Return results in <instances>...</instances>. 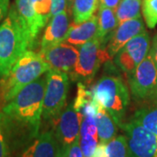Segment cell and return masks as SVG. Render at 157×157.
<instances>
[{
    "label": "cell",
    "mask_w": 157,
    "mask_h": 157,
    "mask_svg": "<svg viewBox=\"0 0 157 157\" xmlns=\"http://www.w3.org/2000/svg\"><path fill=\"white\" fill-rule=\"evenodd\" d=\"M46 77L24 87L1 112L9 129L14 152L24 148L39 135Z\"/></svg>",
    "instance_id": "1"
},
{
    "label": "cell",
    "mask_w": 157,
    "mask_h": 157,
    "mask_svg": "<svg viewBox=\"0 0 157 157\" xmlns=\"http://www.w3.org/2000/svg\"><path fill=\"white\" fill-rule=\"evenodd\" d=\"M50 70L40 52L26 51L0 78V111L21 90Z\"/></svg>",
    "instance_id": "2"
},
{
    "label": "cell",
    "mask_w": 157,
    "mask_h": 157,
    "mask_svg": "<svg viewBox=\"0 0 157 157\" xmlns=\"http://www.w3.org/2000/svg\"><path fill=\"white\" fill-rule=\"evenodd\" d=\"M33 46L13 5L0 25V78L11 70L26 51Z\"/></svg>",
    "instance_id": "3"
},
{
    "label": "cell",
    "mask_w": 157,
    "mask_h": 157,
    "mask_svg": "<svg viewBox=\"0 0 157 157\" xmlns=\"http://www.w3.org/2000/svg\"><path fill=\"white\" fill-rule=\"evenodd\" d=\"M92 90L97 104L106 109L121 127L130 102L128 88L123 79L115 73H107L101 76Z\"/></svg>",
    "instance_id": "4"
},
{
    "label": "cell",
    "mask_w": 157,
    "mask_h": 157,
    "mask_svg": "<svg viewBox=\"0 0 157 157\" xmlns=\"http://www.w3.org/2000/svg\"><path fill=\"white\" fill-rule=\"evenodd\" d=\"M46 85L43 101L42 117L54 123L65 109L69 90L67 73L50 69L45 73Z\"/></svg>",
    "instance_id": "5"
},
{
    "label": "cell",
    "mask_w": 157,
    "mask_h": 157,
    "mask_svg": "<svg viewBox=\"0 0 157 157\" xmlns=\"http://www.w3.org/2000/svg\"><path fill=\"white\" fill-rule=\"evenodd\" d=\"M107 41L94 38L79 46L78 62L70 73L73 80L89 84L102 64L110 59L107 52Z\"/></svg>",
    "instance_id": "6"
},
{
    "label": "cell",
    "mask_w": 157,
    "mask_h": 157,
    "mask_svg": "<svg viewBox=\"0 0 157 157\" xmlns=\"http://www.w3.org/2000/svg\"><path fill=\"white\" fill-rule=\"evenodd\" d=\"M128 82L136 101H157V67L149 54L128 76Z\"/></svg>",
    "instance_id": "7"
},
{
    "label": "cell",
    "mask_w": 157,
    "mask_h": 157,
    "mask_svg": "<svg viewBox=\"0 0 157 157\" xmlns=\"http://www.w3.org/2000/svg\"><path fill=\"white\" fill-rule=\"evenodd\" d=\"M150 37L146 30L130 39L115 54L114 64L128 77L133 74L137 67L148 54L150 50Z\"/></svg>",
    "instance_id": "8"
},
{
    "label": "cell",
    "mask_w": 157,
    "mask_h": 157,
    "mask_svg": "<svg viewBox=\"0 0 157 157\" xmlns=\"http://www.w3.org/2000/svg\"><path fill=\"white\" fill-rule=\"evenodd\" d=\"M121 128L127 134L128 157H157V135L132 121Z\"/></svg>",
    "instance_id": "9"
},
{
    "label": "cell",
    "mask_w": 157,
    "mask_h": 157,
    "mask_svg": "<svg viewBox=\"0 0 157 157\" xmlns=\"http://www.w3.org/2000/svg\"><path fill=\"white\" fill-rule=\"evenodd\" d=\"M83 115L75 110L73 104L71 103L66 107L60 116L52 124L54 135L56 138L59 150L65 155L68 147L79 137L80 126Z\"/></svg>",
    "instance_id": "10"
},
{
    "label": "cell",
    "mask_w": 157,
    "mask_h": 157,
    "mask_svg": "<svg viewBox=\"0 0 157 157\" xmlns=\"http://www.w3.org/2000/svg\"><path fill=\"white\" fill-rule=\"evenodd\" d=\"M45 62L49 65L50 69L71 73L78 62L79 52L76 46L67 42L40 52Z\"/></svg>",
    "instance_id": "11"
},
{
    "label": "cell",
    "mask_w": 157,
    "mask_h": 157,
    "mask_svg": "<svg viewBox=\"0 0 157 157\" xmlns=\"http://www.w3.org/2000/svg\"><path fill=\"white\" fill-rule=\"evenodd\" d=\"M145 31V25L141 17L130 19L119 24V26L113 32L107 41V52L110 59L115 56L119 51L138 34Z\"/></svg>",
    "instance_id": "12"
},
{
    "label": "cell",
    "mask_w": 157,
    "mask_h": 157,
    "mask_svg": "<svg viewBox=\"0 0 157 157\" xmlns=\"http://www.w3.org/2000/svg\"><path fill=\"white\" fill-rule=\"evenodd\" d=\"M59 148L52 129L38 135L23 148L17 157H57Z\"/></svg>",
    "instance_id": "13"
},
{
    "label": "cell",
    "mask_w": 157,
    "mask_h": 157,
    "mask_svg": "<svg viewBox=\"0 0 157 157\" xmlns=\"http://www.w3.org/2000/svg\"><path fill=\"white\" fill-rule=\"evenodd\" d=\"M14 6L25 29L28 33L32 42L35 45L39 32L47 21L36 12L32 0H16Z\"/></svg>",
    "instance_id": "14"
},
{
    "label": "cell",
    "mask_w": 157,
    "mask_h": 157,
    "mask_svg": "<svg viewBox=\"0 0 157 157\" xmlns=\"http://www.w3.org/2000/svg\"><path fill=\"white\" fill-rule=\"evenodd\" d=\"M70 27L67 11L52 17L41 40V52L65 41Z\"/></svg>",
    "instance_id": "15"
},
{
    "label": "cell",
    "mask_w": 157,
    "mask_h": 157,
    "mask_svg": "<svg viewBox=\"0 0 157 157\" xmlns=\"http://www.w3.org/2000/svg\"><path fill=\"white\" fill-rule=\"evenodd\" d=\"M98 31V17L95 15L86 21L79 24L73 23L68 30L64 42L77 46H81L94 38Z\"/></svg>",
    "instance_id": "16"
},
{
    "label": "cell",
    "mask_w": 157,
    "mask_h": 157,
    "mask_svg": "<svg viewBox=\"0 0 157 157\" xmlns=\"http://www.w3.org/2000/svg\"><path fill=\"white\" fill-rule=\"evenodd\" d=\"M75 110L79 112L84 116H94L99 109V105L94 100L93 90L86 88V86L81 82L78 83L77 96L73 103Z\"/></svg>",
    "instance_id": "17"
},
{
    "label": "cell",
    "mask_w": 157,
    "mask_h": 157,
    "mask_svg": "<svg viewBox=\"0 0 157 157\" xmlns=\"http://www.w3.org/2000/svg\"><path fill=\"white\" fill-rule=\"evenodd\" d=\"M95 122L100 142L107 144L116 135L117 123L111 116V114L100 106L95 115Z\"/></svg>",
    "instance_id": "18"
},
{
    "label": "cell",
    "mask_w": 157,
    "mask_h": 157,
    "mask_svg": "<svg viewBox=\"0 0 157 157\" xmlns=\"http://www.w3.org/2000/svg\"><path fill=\"white\" fill-rule=\"evenodd\" d=\"M97 17L98 31L96 37L103 41H108L111 33L119 25L115 11L106 6H100Z\"/></svg>",
    "instance_id": "19"
},
{
    "label": "cell",
    "mask_w": 157,
    "mask_h": 157,
    "mask_svg": "<svg viewBox=\"0 0 157 157\" xmlns=\"http://www.w3.org/2000/svg\"><path fill=\"white\" fill-rule=\"evenodd\" d=\"M131 121L157 135V105L137 110Z\"/></svg>",
    "instance_id": "20"
},
{
    "label": "cell",
    "mask_w": 157,
    "mask_h": 157,
    "mask_svg": "<svg viewBox=\"0 0 157 157\" xmlns=\"http://www.w3.org/2000/svg\"><path fill=\"white\" fill-rule=\"evenodd\" d=\"M99 0H74L73 6V23L79 24L88 20L97 11Z\"/></svg>",
    "instance_id": "21"
},
{
    "label": "cell",
    "mask_w": 157,
    "mask_h": 157,
    "mask_svg": "<svg viewBox=\"0 0 157 157\" xmlns=\"http://www.w3.org/2000/svg\"><path fill=\"white\" fill-rule=\"evenodd\" d=\"M141 0H121L116 9V17L118 23L128 21L140 17V6Z\"/></svg>",
    "instance_id": "22"
},
{
    "label": "cell",
    "mask_w": 157,
    "mask_h": 157,
    "mask_svg": "<svg viewBox=\"0 0 157 157\" xmlns=\"http://www.w3.org/2000/svg\"><path fill=\"white\" fill-rule=\"evenodd\" d=\"M12 140L3 113L0 111V157H13Z\"/></svg>",
    "instance_id": "23"
},
{
    "label": "cell",
    "mask_w": 157,
    "mask_h": 157,
    "mask_svg": "<svg viewBox=\"0 0 157 157\" xmlns=\"http://www.w3.org/2000/svg\"><path fill=\"white\" fill-rule=\"evenodd\" d=\"M107 157H128L127 137L119 135L107 144Z\"/></svg>",
    "instance_id": "24"
},
{
    "label": "cell",
    "mask_w": 157,
    "mask_h": 157,
    "mask_svg": "<svg viewBox=\"0 0 157 157\" xmlns=\"http://www.w3.org/2000/svg\"><path fill=\"white\" fill-rule=\"evenodd\" d=\"M142 14L147 27L155 28L157 25V0H143Z\"/></svg>",
    "instance_id": "25"
},
{
    "label": "cell",
    "mask_w": 157,
    "mask_h": 157,
    "mask_svg": "<svg viewBox=\"0 0 157 157\" xmlns=\"http://www.w3.org/2000/svg\"><path fill=\"white\" fill-rule=\"evenodd\" d=\"M99 142V135L79 133V144L85 157H92Z\"/></svg>",
    "instance_id": "26"
},
{
    "label": "cell",
    "mask_w": 157,
    "mask_h": 157,
    "mask_svg": "<svg viewBox=\"0 0 157 157\" xmlns=\"http://www.w3.org/2000/svg\"><path fill=\"white\" fill-rule=\"evenodd\" d=\"M65 157H85L79 144V137L76 139L65 153Z\"/></svg>",
    "instance_id": "27"
},
{
    "label": "cell",
    "mask_w": 157,
    "mask_h": 157,
    "mask_svg": "<svg viewBox=\"0 0 157 157\" xmlns=\"http://www.w3.org/2000/svg\"><path fill=\"white\" fill-rule=\"evenodd\" d=\"M64 11H67V0H52L51 17Z\"/></svg>",
    "instance_id": "28"
},
{
    "label": "cell",
    "mask_w": 157,
    "mask_h": 157,
    "mask_svg": "<svg viewBox=\"0 0 157 157\" xmlns=\"http://www.w3.org/2000/svg\"><path fill=\"white\" fill-rule=\"evenodd\" d=\"M92 157H107V144L100 142L96 147Z\"/></svg>",
    "instance_id": "29"
},
{
    "label": "cell",
    "mask_w": 157,
    "mask_h": 157,
    "mask_svg": "<svg viewBox=\"0 0 157 157\" xmlns=\"http://www.w3.org/2000/svg\"><path fill=\"white\" fill-rule=\"evenodd\" d=\"M148 54L150 55L152 59L155 63L157 67V34L153 39L151 46H150V50L148 52Z\"/></svg>",
    "instance_id": "30"
},
{
    "label": "cell",
    "mask_w": 157,
    "mask_h": 157,
    "mask_svg": "<svg viewBox=\"0 0 157 157\" xmlns=\"http://www.w3.org/2000/svg\"><path fill=\"white\" fill-rule=\"evenodd\" d=\"M10 0H0V21L6 17L9 11Z\"/></svg>",
    "instance_id": "31"
},
{
    "label": "cell",
    "mask_w": 157,
    "mask_h": 157,
    "mask_svg": "<svg viewBox=\"0 0 157 157\" xmlns=\"http://www.w3.org/2000/svg\"><path fill=\"white\" fill-rule=\"evenodd\" d=\"M120 2L121 0H100L101 6L108 7L110 9H113V11H116Z\"/></svg>",
    "instance_id": "32"
},
{
    "label": "cell",
    "mask_w": 157,
    "mask_h": 157,
    "mask_svg": "<svg viewBox=\"0 0 157 157\" xmlns=\"http://www.w3.org/2000/svg\"><path fill=\"white\" fill-rule=\"evenodd\" d=\"M73 2H74V0H67V5L69 6V8H72L73 7Z\"/></svg>",
    "instance_id": "33"
},
{
    "label": "cell",
    "mask_w": 157,
    "mask_h": 157,
    "mask_svg": "<svg viewBox=\"0 0 157 157\" xmlns=\"http://www.w3.org/2000/svg\"><path fill=\"white\" fill-rule=\"evenodd\" d=\"M57 157H65V155L62 153L60 150H59V152H58V155H57Z\"/></svg>",
    "instance_id": "34"
}]
</instances>
